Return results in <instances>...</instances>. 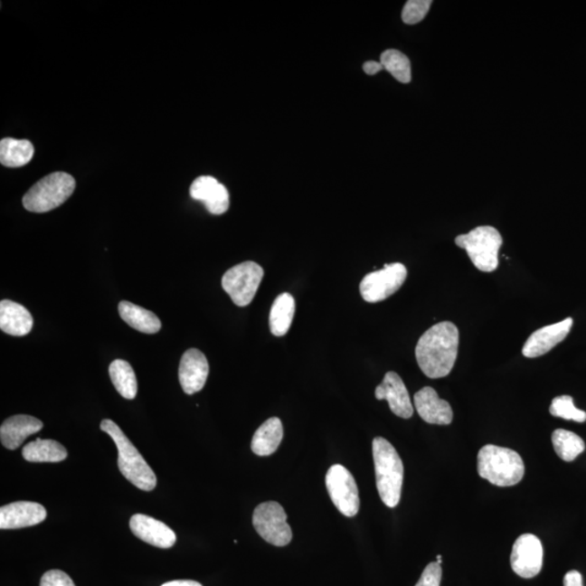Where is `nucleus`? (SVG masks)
Listing matches in <instances>:
<instances>
[{
	"instance_id": "nucleus-1",
	"label": "nucleus",
	"mask_w": 586,
	"mask_h": 586,
	"mask_svg": "<svg viewBox=\"0 0 586 586\" xmlns=\"http://www.w3.org/2000/svg\"><path fill=\"white\" fill-rule=\"evenodd\" d=\"M458 345L459 333L455 324L442 322L432 326L417 342L418 366L429 378L447 377L458 358Z\"/></svg>"
},
{
	"instance_id": "nucleus-2",
	"label": "nucleus",
	"mask_w": 586,
	"mask_h": 586,
	"mask_svg": "<svg viewBox=\"0 0 586 586\" xmlns=\"http://www.w3.org/2000/svg\"><path fill=\"white\" fill-rule=\"evenodd\" d=\"M373 456L380 498L390 508L398 506L404 479V466L393 445L382 437L373 439Z\"/></svg>"
},
{
	"instance_id": "nucleus-3",
	"label": "nucleus",
	"mask_w": 586,
	"mask_h": 586,
	"mask_svg": "<svg viewBox=\"0 0 586 586\" xmlns=\"http://www.w3.org/2000/svg\"><path fill=\"white\" fill-rule=\"evenodd\" d=\"M100 429L111 437L118 448V466L122 475L132 483L135 487L143 491L155 490L156 486V477L146 464V461L125 436L116 422L110 420H103L100 423Z\"/></svg>"
},
{
	"instance_id": "nucleus-4",
	"label": "nucleus",
	"mask_w": 586,
	"mask_h": 586,
	"mask_svg": "<svg viewBox=\"0 0 586 586\" xmlns=\"http://www.w3.org/2000/svg\"><path fill=\"white\" fill-rule=\"evenodd\" d=\"M477 472L496 487H513L525 476L523 458L515 450L488 444L477 454Z\"/></svg>"
},
{
	"instance_id": "nucleus-5",
	"label": "nucleus",
	"mask_w": 586,
	"mask_h": 586,
	"mask_svg": "<svg viewBox=\"0 0 586 586\" xmlns=\"http://www.w3.org/2000/svg\"><path fill=\"white\" fill-rule=\"evenodd\" d=\"M75 184V179L68 173L49 174L30 188L22 203L33 213H46L63 204L74 193Z\"/></svg>"
},
{
	"instance_id": "nucleus-6",
	"label": "nucleus",
	"mask_w": 586,
	"mask_h": 586,
	"mask_svg": "<svg viewBox=\"0 0 586 586\" xmlns=\"http://www.w3.org/2000/svg\"><path fill=\"white\" fill-rule=\"evenodd\" d=\"M456 246L466 250L472 264L485 273L498 266V251L503 244L501 233L492 226H479L455 239Z\"/></svg>"
},
{
	"instance_id": "nucleus-7",
	"label": "nucleus",
	"mask_w": 586,
	"mask_h": 586,
	"mask_svg": "<svg viewBox=\"0 0 586 586\" xmlns=\"http://www.w3.org/2000/svg\"><path fill=\"white\" fill-rule=\"evenodd\" d=\"M264 269L248 260L228 269L222 279V287L238 307H247L257 295Z\"/></svg>"
},
{
	"instance_id": "nucleus-8",
	"label": "nucleus",
	"mask_w": 586,
	"mask_h": 586,
	"mask_svg": "<svg viewBox=\"0 0 586 586\" xmlns=\"http://www.w3.org/2000/svg\"><path fill=\"white\" fill-rule=\"evenodd\" d=\"M253 525L260 537L271 545L286 546L292 540L285 509L277 502L260 504L253 513Z\"/></svg>"
},
{
	"instance_id": "nucleus-9",
	"label": "nucleus",
	"mask_w": 586,
	"mask_h": 586,
	"mask_svg": "<svg viewBox=\"0 0 586 586\" xmlns=\"http://www.w3.org/2000/svg\"><path fill=\"white\" fill-rule=\"evenodd\" d=\"M407 269L403 264H385L380 270L364 277L360 285L361 296L368 303H377L394 295L403 286Z\"/></svg>"
},
{
	"instance_id": "nucleus-10",
	"label": "nucleus",
	"mask_w": 586,
	"mask_h": 586,
	"mask_svg": "<svg viewBox=\"0 0 586 586\" xmlns=\"http://www.w3.org/2000/svg\"><path fill=\"white\" fill-rule=\"evenodd\" d=\"M326 487L336 509L345 517H354L360 510V496L351 472L341 465L331 466L326 475Z\"/></svg>"
},
{
	"instance_id": "nucleus-11",
	"label": "nucleus",
	"mask_w": 586,
	"mask_h": 586,
	"mask_svg": "<svg viewBox=\"0 0 586 586\" xmlns=\"http://www.w3.org/2000/svg\"><path fill=\"white\" fill-rule=\"evenodd\" d=\"M510 563L515 574L524 579L534 578L543 566L542 543L534 534L518 537L513 546Z\"/></svg>"
},
{
	"instance_id": "nucleus-12",
	"label": "nucleus",
	"mask_w": 586,
	"mask_h": 586,
	"mask_svg": "<svg viewBox=\"0 0 586 586\" xmlns=\"http://www.w3.org/2000/svg\"><path fill=\"white\" fill-rule=\"evenodd\" d=\"M573 325L572 318H566L562 322L545 326L537 329L525 341L523 354L528 358L540 357L546 354L562 341L567 338Z\"/></svg>"
},
{
	"instance_id": "nucleus-13",
	"label": "nucleus",
	"mask_w": 586,
	"mask_h": 586,
	"mask_svg": "<svg viewBox=\"0 0 586 586\" xmlns=\"http://www.w3.org/2000/svg\"><path fill=\"white\" fill-rule=\"evenodd\" d=\"M374 395L379 401H388L390 410L396 416L409 420L414 414V407H412L409 391H407L403 380L394 372H388L384 374L383 383L374 391Z\"/></svg>"
},
{
	"instance_id": "nucleus-14",
	"label": "nucleus",
	"mask_w": 586,
	"mask_h": 586,
	"mask_svg": "<svg viewBox=\"0 0 586 586\" xmlns=\"http://www.w3.org/2000/svg\"><path fill=\"white\" fill-rule=\"evenodd\" d=\"M209 363L203 352L189 349L184 353L179 364V383L184 392L189 395L199 392L209 376Z\"/></svg>"
},
{
	"instance_id": "nucleus-15",
	"label": "nucleus",
	"mask_w": 586,
	"mask_h": 586,
	"mask_svg": "<svg viewBox=\"0 0 586 586\" xmlns=\"http://www.w3.org/2000/svg\"><path fill=\"white\" fill-rule=\"evenodd\" d=\"M47 512L43 505L34 502H14L0 508V529L27 528L43 523Z\"/></svg>"
},
{
	"instance_id": "nucleus-16",
	"label": "nucleus",
	"mask_w": 586,
	"mask_h": 586,
	"mask_svg": "<svg viewBox=\"0 0 586 586\" xmlns=\"http://www.w3.org/2000/svg\"><path fill=\"white\" fill-rule=\"evenodd\" d=\"M129 528L135 536L160 548H171L176 542V534L170 526L143 514H136L129 520Z\"/></svg>"
},
{
	"instance_id": "nucleus-17",
	"label": "nucleus",
	"mask_w": 586,
	"mask_h": 586,
	"mask_svg": "<svg viewBox=\"0 0 586 586\" xmlns=\"http://www.w3.org/2000/svg\"><path fill=\"white\" fill-rule=\"evenodd\" d=\"M414 403L418 415L431 425L447 426L453 421L452 407L449 402L440 399L437 391L431 387L418 391Z\"/></svg>"
},
{
	"instance_id": "nucleus-18",
	"label": "nucleus",
	"mask_w": 586,
	"mask_h": 586,
	"mask_svg": "<svg viewBox=\"0 0 586 586\" xmlns=\"http://www.w3.org/2000/svg\"><path fill=\"white\" fill-rule=\"evenodd\" d=\"M43 425L40 420L29 415L8 418L0 427V439L5 449L14 450L21 447L26 438L41 431Z\"/></svg>"
},
{
	"instance_id": "nucleus-19",
	"label": "nucleus",
	"mask_w": 586,
	"mask_h": 586,
	"mask_svg": "<svg viewBox=\"0 0 586 586\" xmlns=\"http://www.w3.org/2000/svg\"><path fill=\"white\" fill-rule=\"evenodd\" d=\"M33 317L29 309L10 300L0 302V329L5 334L24 336L31 333Z\"/></svg>"
},
{
	"instance_id": "nucleus-20",
	"label": "nucleus",
	"mask_w": 586,
	"mask_h": 586,
	"mask_svg": "<svg viewBox=\"0 0 586 586\" xmlns=\"http://www.w3.org/2000/svg\"><path fill=\"white\" fill-rule=\"evenodd\" d=\"M284 438V427L279 418L273 417L263 422L255 431L251 449L258 456H269L279 449Z\"/></svg>"
},
{
	"instance_id": "nucleus-21",
	"label": "nucleus",
	"mask_w": 586,
	"mask_h": 586,
	"mask_svg": "<svg viewBox=\"0 0 586 586\" xmlns=\"http://www.w3.org/2000/svg\"><path fill=\"white\" fill-rule=\"evenodd\" d=\"M119 317L130 327L144 334H156L161 329V320L155 313L128 301L118 304Z\"/></svg>"
},
{
	"instance_id": "nucleus-22",
	"label": "nucleus",
	"mask_w": 586,
	"mask_h": 586,
	"mask_svg": "<svg viewBox=\"0 0 586 586\" xmlns=\"http://www.w3.org/2000/svg\"><path fill=\"white\" fill-rule=\"evenodd\" d=\"M22 456L31 463H59L68 458V452L54 440L36 439L25 445Z\"/></svg>"
},
{
	"instance_id": "nucleus-23",
	"label": "nucleus",
	"mask_w": 586,
	"mask_h": 586,
	"mask_svg": "<svg viewBox=\"0 0 586 586\" xmlns=\"http://www.w3.org/2000/svg\"><path fill=\"white\" fill-rule=\"evenodd\" d=\"M296 302L290 293H281L275 298L269 313L270 333L276 336H285L290 329L295 317Z\"/></svg>"
},
{
	"instance_id": "nucleus-24",
	"label": "nucleus",
	"mask_w": 586,
	"mask_h": 586,
	"mask_svg": "<svg viewBox=\"0 0 586 586\" xmlns=\"http://www.w3.org/2000/svg\"><path fill=\"white\" fill-rule=\"evenodd\" d=\"M34 156V146L26 139L5 138L0 141V162L7 167L26 165Z\"/></svg>"
},
{
	"instance_id": "nucleus-25",
	"label": "nucleus",
	"mask_w": 586,
	"mask_h": 586,
	"mask_svg": "<svg viewBox=\"0 0 586 586\" xmlns=\"http://www.w3.org/2000/svg\"><path fill=\"white\" fill-rule=\"evenodd\" d=\"M109 373L114 387L124 399L133 400L137 395V379L130 364L123 360H116L109 367Z\"/></svg>"
},
{
	"instance_id": "nucleus-26",
	"label": "nucleus",
	"mask_w": 586,
	"mask_h": 586,
	"mask_svg": "<svg viewBox=\"0 0 586 586\" xmlns=\"http://www.w3.org/2000/svg\"><path fill=\"white\" fill-rule=\"evenodd\" d=\"M552 442L556 454L564 461H573L585 449L584 441L578 434L563 429L553 432Z\"/></svg>"
},
{
	"instance_id": "nucleus-27",
	"label": "nucleus",
	"mask_w": 586,
	"mask_h": 586,
	"mask_svg": "<svg viewBox=\"0 0 586 586\" xmlns=\"http://www.w3.org/2000/svg\"><path fill=\"white\" fill-rule=\"evenodd\" d=\"M380 63L395 80L403 84L410 83L411 80V61L404 53L395 51V49H388L380 57Z\"/></svg>"
},
{
	"instance_id": "nucleus-28",
	"label": "nucleus",
	"mask_w": 586,
	"mask_h": 586,
	"mask_svg": "<svg viewBox=\"0 0 586 586\" xmlns=\"http://www.w3.org/2000/svg\"><path fill=\"white\" fill-rule=\"evenodd\" d=\"M550 412L553 416L577 422L586 421V412L574 406L573 399L569 395L557 396L552 401Z\"/></svg>"
},
{
	"instance_id": "nucleus-29",
	"label": "nucleus",
	"mask_w": 586,
	"mask_h": 586,
	"mask_svg": "<svg viewBox=\"0 0 586 586\" xmlns=\"http://www.w3.org/2000/svg\"><path fill=\"white\" fill-rule=\"evenodd\" d=\"M431 5V0H409L402 11V20L410 25L420 24L426 18Z\"/></svg>"
},
{
	"instance_id": "nucleus-30",
	"label": "nucleus",
	"mask_w": 586,
	"mask_h": 586,
	"mask_svg": "<svg viewBox=\"0 0 586 586\" xmlns=\"http://www.w3.org/2000/svg\"><path fill=\"white\" fill-rule=\"evenodd\" d=\"M203 203L211 214H224L230 208V193H228L224 184H220L214 193L211 194V197Z\"/></svg>"
},
{
	"instance_id": "nucleus-31",
	"label": "nucleus",
	"mask_w": 586,
	"mask_h": 586,
	"mask_svg": "<svg viewBox=\"0 0 586 586\" xmlns=\"http://www.w3.org/2000/svg\"><path fill=\"white\" fill-rule=\"evenodd\" d=\"M219 184L220 183L214 177L200 176L194 179L192 186H190L189 193L193 199L205 203Z\"/></svg>"
},
{
	"instance_id": "nucleus-32",
	"label": "nucleus",
	"mask_w": 586,
	"mask_h": 586,
	"mask_svg": "<svg viewBox=\"0 0 586 586\" xmlns=\"http://www.w3.org/2000/svg\"><path fill=\"white\" fill-rule=\"evenodd\" d=\"M442 569L441 564L430 562L423 570L420 581L416 586H440L441 584Z\"/></svg>"
},
{
	"instance_id": "nucleus-33",
	"label": "nucleus",
	"mask_w": 586,
	"mask_h": 586,
	"mask_svg": "<svg viewBox=\"0 0 586 586\" xmlns=\"http://www.w3.org/2000/svg\"><path fill=\"white\" fill-rule=\"evenodd\" d=\"M40 586H75L72 579L61 570H51L43 575Z\"/></svg>"
},
{
	"instance_id": "nucleus-34",
	"label": "nucleus",
	"mask_w": 586,
	"mask_h": 586,
	"mask_svg": "<svg viewBox=\"0 0 586 586\" xmlns=\"http://www.w3.org/2000/svg\"><path fill=\"white\" fill-rule=\"evenodd\" d=\"M563 586H583L582 574L572 570L563 578Z\"/></svg>"
},
{
	"instance_id": "nucleus-35",
	"label": "nucleus",
	"mask_w": 586,
	"mask_h": 586,
	"mask_svg": "<svg viewBox=\"0 0 586 586\" xmlns=\"http://www.w3.org/2000/svg\"><path fill=\"white\" fill-rule=\"evenodd\" d=\"M364 71L368 75H374L383 70V64L376 61H367L363 65Z\"/></svg>"
},
{
	"instance_id": "nucleus-36",
	"label": "nucleus",
	"mask_w": 586,
	"mask_h": 586,
	"mask_svg": "<svg viewBox=\"0 0 586 586\" xmlns=\"http://www.w3.org/2000/svg\"><path fill=\"white\" fill-rule=\"evenodd\" d=\"M161 586H203V585L192 580H176V581H171V582L165 583Z\"/></svg>"
},
{
	"instance_id": "nucleus-37",
	"label": "nucleus",
	"mask_w": 586,
	"mask_h": 586,
	"mask_svg": "<svg viewBox=\"0 0 586 586\" xmlns=\"http://www.w3.org/2000/svg\"><path fill=\"white\" fill-rule=\"evenodd\" d=\"M437 562L440 563V564L442 563V556L441 555L437 556Z\"/></svg>"
}]
</instances>
